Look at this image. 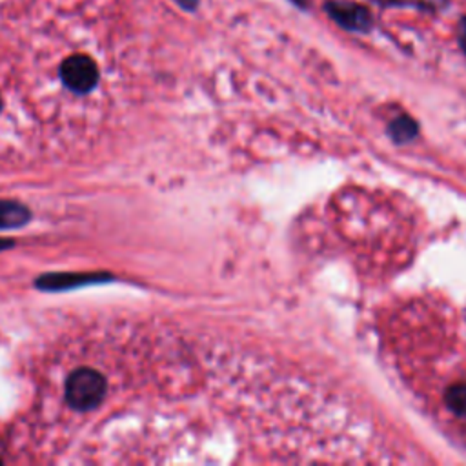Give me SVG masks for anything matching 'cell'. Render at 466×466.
I'll list each match as a JSON object with an SVG mask.
<instances>
[{
	"instance_id": "obj_7",
	"label": "cell",
	"mask_w": 466,
	"mask_h": 466,
	"mask_svg": "<svg viewBox=\"0 0 466 466\" xmlns=\"http://www.w3.org/2000/svg\"><path fill=\"white\" fill-rule=\"evenodd\" d=\"M182 9L186 11H193L198 5V0H175Z\"/></svg>"
},
{
	"instance_id": "obj_2",
	"label": "cell",
	"mask_w": 466,
	"mask_h": 466,
	"mask_svg": "<svg viewBox=\"0 0 466 466\" xmlns=\"http://www.w3.org/2000/svg\"><path fill=\"white\" fill-rule=\"evenodd\" d=\"M62 82L75 93H87L98 82V67L86 55H73L60 66Z\"/></svg>"
},
{
	"instance_id": "obj_6",
	"label": "cell",
	"mask_w": 466,
	"mask_h": 466,
	"mask_svg": "<svg viewBox=\"0 0 466 466\" xmlns=\"http://www.w3.org/2000/svg\"><path fill=\"white\" fill-rule=\"evenodd\" d=\"M457 35H459V46H461V49L466 53V16H462V18L459 20V31H457Z\"/></svg>"
},
{
	"instance_id": "obj_10",
	"label": "cell",
	"mask_w": 466,
	"mask_h": 466,
	"mask_svg": "<svg viewBox=\"0 0 466 466\" xmlns=\"http://www.w3.org/2000/svg\"><path fill=\"white\" fill-rule=\"evenodd\" d=\"M0 106H2V102H0Z\"/></svg>"
},
{
	"instance_id": "obj_9",
	"label": "cell",
	"mask_w": 466,
	"mask_h": 466,
	"mask_svg": "<svg viewBox=\"0 0 466 466\" xmlns=\"http://www.w3.org/2000/svg\"><path fill=\"white\" fill-rule=\"evenodd\" d=\"M9 246H13V242H9V240H2V238H0V249H7Z\"/></svg>"
},
{
	"instance_id": "obj_1",
	"label": "cell",
	"mask_w": 466,
	"mask_h": 466,
	"mask_svg": "<svg viewBox=\"0 0 466 466\" xmlns=\"http://www.w3.org/2000/svg\"><path fill=\"white\" fill-rule=\"evenodd\" d=\"M104 395L106 379L93 368H78L66 380V400L75 410H93L102 402Z\"/></svg>"
},
{
	"instance_id": "obj_5",
	"label": "cell",
	"mask_w": 466,
	"mask_h": 466,
	"mask_svg": "<svg viewBox=\"0 0 466 466\" xmlns=\"http://www.w3.org/2000/svg\"><path fill=\"white\" fill-rule=\"evenodd\" d=\"M377 4H382V5H413V7H419V9H437L439 5H442L446 0H373Z\"/></svg>"
},
{
	"instance_id": "obj_8",
	"label": "cell",
	"mask_w": 466,
	"mask_h": 466,
	"mask_svg": "<svg viewBox=\"0 0 466 466\" xmlns=\"http://www.w3.org/2000/svg\"><path fill=\"white\" fill-rule=\"evenodd\" d=\"M289 2H293V4L299 5L300 9H306V7L309 5V0H289Z\"/></svg>"
},
{
	"instance_id": "obj_4",
	"label": "cell",
	"mask_w": 466,
	"mask_h": 466,
	"mask_svg": "<svg viewBox=\"0 0 466 466\" xmlns=\"http://www.w3.org/2000/svg\"><path fill=\"white\" fill-rule=\"evenodd\" d=\"M29 209L13 200H0V229H13L20 228L29 220Z\"/></svg>"
},
{
	"instance_id": "obj_3",
	"label": "cell",
	"mask_w": 466,
	"mask_h": 466,
	"mask_svg": "<svg viewBox=\"0 0 466 466\" xmlns=\"http://www.w3.org/2000/svg\"><path fill=\"white\" fill-rule=\"evenodd\" d=\"M324 11L340 27L355 33H366L371 29L373 16L368 7L350 0H329L324 4Z\"/></svg>"
}]
</instances>
